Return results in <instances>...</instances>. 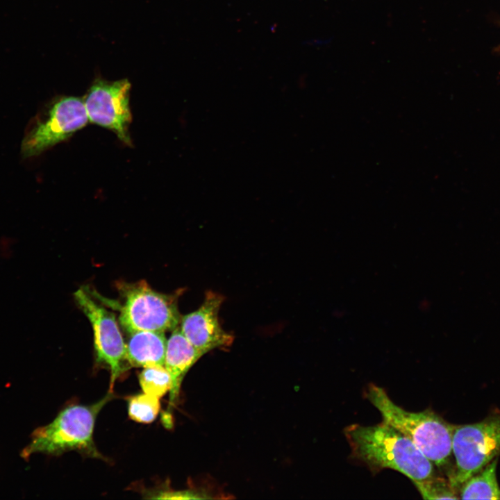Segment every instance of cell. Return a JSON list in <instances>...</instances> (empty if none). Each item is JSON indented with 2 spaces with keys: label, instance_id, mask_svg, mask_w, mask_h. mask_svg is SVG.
<instances>
[{
  "label": "cell",
  "instance_id": "obj_1",
  "mask_svg": "<svg viewBox=\"0 0 500 500\" xmlns=\"http://www.w3.org/2000/svg\"><path fill=\"white\" fill-rule=\"evenodd\" d=\"M352 456L372 471L391 469L412 482L433 476V465L408 438L384 422L344 429Z\"/></svg>",
  "mask_w": 500,
  "mask_h": 500
},
{
  "label": "cell",
  "instance_id": "obj_2",
  "mask_svg": "<svg viewBox=\"0 0 500 500\" xmlns=\"http://www.w3.org/2000/svg\"><path fill=\"white\" fill-rule=\"evenodd\" d=\"M366 397L380 412L383 422L408 438L433 463L440 467L452 453L454 426L431 410L412 412L394 403L385 390L369 384Z\"/></svg>",
  "mask_w": 500,
  "mask_h": 500
},
{
  "label": "cell",
  "instance_id": "obj_3",
  "mask_svg": "<svg viewBox=\"0 0 500 500\" xmlns=\"http://www.w3.org/2000/svg\"><path fill=\"white\" fill-rule=\"evenodd\" d=\"M112 392L92 405H72L62 409L49 424L37 428L20 456L28 460L37 453L59 455L76 450L94 458H101L93 438L97 417L112 399Z\"/></svg>",
  "mask_w": 500,
  "mask_h": 500
},
{
  "label": "cell",
  "instance_id": "obj_4",
  "mask_svg": "<svg viewBox=\"0 0 500 500\" xmlns=\"http://www.w3.org/2000/svg\"><path fill=\"white\" fill-rule=\"evenodd\" d=\"M123 299L119 321L128 333L135 331H173L179 326L178 294H165L153 290L144 281L118 284Z\"/></svg>",
  "mask_w": 500,
  "mask_h": 500
},
{
  "label": "cell",
  "instance_id": "obj_5",
  "mask_svg": "<svg viewBox=\"0 0 500 500\" xmlns=\"http://www.w3.org/2000/svg\"><path fill=\"white\" fill-rule=\"evenodd\" d=\"M89 119L83 100L76 97H60L29 122L22 142L25 158L39 156L83 128Z\"/></svg>",
  "mask_w": 500,
  "mask_h": 500
},
{
  "label": "cell",
  "instance_id": "obj_6",
  "mask_svg": "<svg viewBox=\"0 0 500 500\" xmlns=\"http://www.w3.org/2000/svg\"><path fill=\"white\" fill-rule=\"evenodd\" d=\"M452 453L456 468L449 483L455 488L500 454V411L477 423L455 425Z\"/></svg>",
  "mask_w": 500,
  "mask_h": 500
},
{
  "label": "cell",
  "instance_id": "obj_7",
  "mask_svg": "<svg viewBox=\"0 0 500 500\" xmlns=\"http://www.w3.org/2000/svg\"><path fill=\"white\" fill-rule=\"evenodd\" d=\"M74 297L91 324L97 360L110 370L109 391L112 392L115 381L126 370L125 342L115 315L94 300L85 290L78 289Z\"/></svg>",
  "mask_w": 500,
  "mask_h": 500
},
{
  "label": "cell",
  "instance_id": "obj_8",
  "mask_svg": "<svg viewBox=\"0 0 500 500\" xmlns=\"http://www.w3.org/2000/svg\"><path fill=\"white\" fill-rule=\"evenodd\" d=\"M130 90L126 78L115 81L97 78L83 99L89 121L111 130L128 146L132 144L128 131L132 121Z\"/></svg>",
  "mask_w": 500,
  "mask_h": 500
},
{
  "label": "cell",
  "instance_id": "obj_9",
  "mask_svg": "<svg viewBox=\"0 0 500 500\" xmlns=\"http://www.w3.org/2000/svg\"><path fill=\"white\" fill-rule=\"evenodd\" d=\"M223 301L222 295L208 291L198 309L181 316L179 327L182 333L203 354L233 343V335L224 330L219 319Z\"/></svg>",
  "mask_w": 500,
  "mask_h": 500
},
{
  "label": "cell",
  "instance_id": "obj_10",
  "mask_svg": "<svg viewBox=\"0 0 500 500\" xmlns=\"http://www.w3.org/2000/svg\"><path fill=\"white\" fill-rule=\"evenodd\" d=\"M204 354L185 338L179 326L167 340L164 366L171 379L169 406L172 408L179 395L182 381L194 363Z\"/></svg>",
  "mask_w": 500,
  "mask_h": 500
},
{
  "label": "cell",
  "instance_id": "obj_11",
  "mask_svg": "<svg viewBox=\"0 0 500 500\" xmlns=\"http://www.w3.org/2000/svg\"><path fill=\"white\" fill-rule=\"evenodd\" d=\"M126 346V358L133 367L163 365L167 340L165 332L135 331L128 333Z\"/></svg>",
  "mask_w": 500,
  "mask_h": 500
},
{
  "label": "cell",
  "instance_id": "obj_12",
  "mask_svg": "<svg viewBox=\"0 0 500 500\" xmlns=\"http://www.w3.org/2000/svg\"><path fill=\"white\" fill-rule=\"evenodd\" d=\"M497 458L490 462L461 485L460 498L463 499H500L497 478Z\"/></svg>",
  "mask_w": 500,
  "mask_h": 500
},
{
  "label": "cell",
  "instance_id": "obj_13",
  "mask_svg": "<svg viewBox=\"0 0 500 500\" xmlns=\"http://www.w3.org/2000/svg\"><path fill=\"white\" fill-rule=\"evenodd\" d=\"M139 381L143 392L158 398L171 387L170 376L163 365L145 367L139 375Z\"/></svg>",
  "mask_w": 500,
  "mask_h": 500
},
{
  "label": "cell",
  "instance_id": "obj_14",
  "mask_svg": "<svg viewBox=\"0 0 500 500\" xmlns=\"http://www.w3.org/2000/svg\"><path fill=\"white\" fill-rule=\"evenodd\" d=\"M160 408L159 398L146 393L132 396L128 401L131 419L140 423H151L157 417Z\"/></svg>",
  "mask_w": 500,
  "mask_h": 500
},
{
  "label": "cell",
  "instance_id": "obj_15",
  "mask_svg": "<svg viewBox=\"0 0 500 500\" xmlns=\"http://www.w3.org/2000/svg\"><path fill=\"white\" fill-rule=\"evenodd\" d=\"M424 499H456V495L451 483L444 479L433 476L422 481L412 482Z\"/></svg>",
  "mask_w": 500,
  "mask_h": 500
},
{
  "label": "cell",
  "instance_id": "obj_16",
  "mask_svg": "<svg viewBox=\"0 0 500 500\" xmlns=\"http://www.w3.org/2000/svg\"><path fill=\"white\" fill-rule=\"evenodd\" d=\"M156 499H202L199 494L189 491H164L160 492L157 496L153 497Z\"/></svg>",
  "mask_w": 500,
  "mask_h": 500
},
{
  "label": "cell",
  "instance_id": "obj_17",
  "mask_svg": "<svg viewBox=\"0 0 500 500\" xmlns=\"http://www.w3.org/2000/svg\"><path fill=\"white\" fill-rule=\"evenodd\" d=\"M9 239H1L0 240V256L6 257L7 255L10 253L13 249V245Z\"/></svg>",
  "mask_w": 500,
  "mask_h": 500
}]
</instances>
